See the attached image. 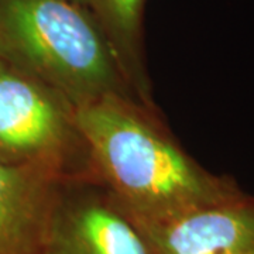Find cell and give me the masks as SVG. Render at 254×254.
<instances>
[{"label":"cell","instance_id":"obj_7","mask_svg":"<svg viewBox=\"0 0 254 254\" xmlns=\"http://www.w3.org/2000/svg\"><path fill=\"white\" fill-rule=\"evenodd\" d=\"M85 10L109 41L137 98L153 105L145 72L143 21L147 0H72Z\"/></svg>","mask_w":254,"mask_h":254},{"label":"cell","instance_id":"obj_5","mask_svg":"<svg viewBox=\"0 0 254 254\" xmlns=\"http://www.w3.org/2000/svg\"><path fill=\"white\" fill-rule=\"evenodd\" d=\"M136 225L151 254H254V199L243 192L165 220Z\"/></svg>","mask_w":254,"mask_h":254},{"label":"cell","instance_id":"obj_2","mask_svg":"<svg viewBox=\"0 0 254 254\" xmlns=\"http://www.w3.org/2000/svg\"><path fill=\"white\" fill-rule=\"evenodd\" d=\"M0 58L75 109L113 93L137 98L109 41L72 0H0Z\"/></svg>","mask_w":254,"mask_h":254},{"label":"cell","instance_id":"obj_6","mask_svg":"<svg viewBox=\"0 0 254 254\" xmlns=\"http://www.w3.org/2000/svg\"><path fill=\"white\" fill-rule=\"evenodd\" d=\"M61 181L34 168L0 164V254H38Z\"/></svg>","mask_w":254,"mask_h":254},{"label":"cell","instance_id":"obj_3","mask_svg":"<svg viewBox=\"0 0 254 254\" xmlns=\"http://www.w3.org/2000/svg\"><path fill=\"white\" fill-rule=\"evenodd\" d=\"M0 164L28 167L60 180L92 177L75 108L0 58Z\"/></svg>","mask_w":254,"mask_h":254},{"label":"cell","instance_id":"obj_4","mask_svg":"<svg viewBox=\"0 0 254 254\" xmlns=\"http://www.w3.org/2000/svg\"><path fill=\"white\" fill-rule=\"evenodd\" d=\"M38 254H151L143 233L93 177L60 182Z\"/></svg>","mask_w":254,"mask_h":254},{"label":"cell","instance_id":"obj_1","mask_svg":"<svg viewBox=\"0 0 254 254\" xmlns=\"http://www.w3.org/2000/svg\"><path fill=\"white\" fill-rule=\"evenodd\" d=\"M92 177L136 223H151L235 198L233 182L208 173L164 126L154 106L126 93L75 109Z\"/></svg>","mask_w":254,"mask_h":254}]
</instances>
